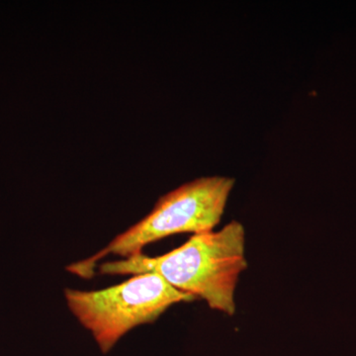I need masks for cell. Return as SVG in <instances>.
Here are the masks:
<instances>
[{
    "label": "cell",
    "instance_id": "cell-2",
    "mask_svg": "<svg viewBox=\"0 0 356 356\" xmlns=\"http://www.w3.org/2000/svg\"><path fill=\"white\" fill-rule=\"evenodd\" d=\"M235 182L232 177H207L180 185L161 196L146 217L117 236L106 248L86 261L70 264L67 270L90 278L106 255L127 259L168 236L213 231L221 221Z\"/></svg>",
    "mask_w": 356,
    "mask_h": 356
},
{
    "label": "cell",
    "instance_id": "cell-3",
    "mask_svg": "<svg viewBox=\"0 0 356 356\" xmlns=\"http://www.w3.org/2000/svg\"><path fill=\"white\" fill-rule=\"evenodd\" d=\"M65 297L72 315L91 332L103 353L134 327L152 324L175 304L195 299L156 273L138 274L92 291L67 288Z\"/></svg>",
    "mask_w": 356,
    "mask_h": 356
},
{
    "label": "cell",
    "instance_id": "cell-1",
    "mask_svg": "<svg viewBox=\"0 0 356 356\" xmlns=\"http://www.w3.org/2000/svg\"><path fill=\"white\" fill-rule=\"evenodd\" d=\"M247 268L245 229L238 221L220 231L194 234L165 254L147 257L142 252L98 266L105 275L158 274L172 287L229 316L236 313V288Z\"/></svg>",
    "mask_w": 356,
    "mask_h": 356
}]
</instances>
